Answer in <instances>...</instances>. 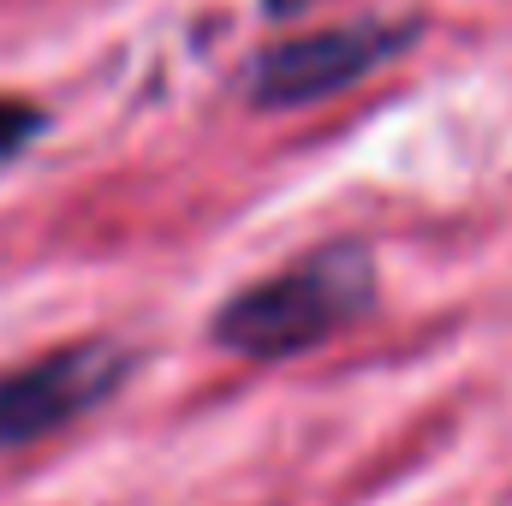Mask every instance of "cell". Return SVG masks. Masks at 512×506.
Returning a JSON list of instances; mask_svg holds the SVG:
<instances>
[{
  "mask_svg": "<svg viewBox=\"0 0 512 506\" xmlns=\"http://www.w3.org/2000/svg\"><path fill=\"white\" fill-rule=\"evenodd\" d=\"M304 6H310V0H262L268 18H292V12H304Z\"/></svg>",
  "mask_w": 512,
  "mask_h": 506,
  "instance_id": "cell-5",
  "label": "cell"
},
{
  "mask_svg": "<svg viewBox=\"0 0 512 506\" xmlns=\"http://www.w3.org/2000/svg\"><path fill=\"white\" fill-rule=\"evenodd\" d=\"M417 36H423V24H411V18H399V24H334V30H310V36H280V42H268V48L251 54L245 96L256 108L328 102V96L364 84L370 72H382L387 60H399Z\"/></svg>",
  "mask_w": 512,
  "mask_h": 506,
  "instance_id": "cell-2",
  "label": "cell"
},
{
  "mask_svg": "<svg viewBox=\"0 0 512 506\" xmlns=\"http://www.w3.org/2000/svg\"><path fill=\"white\" fill-rule=\"evenodd\" d=\"M42 108H30V102H18V96H0V161H12L18 149H30L36 137H42Z\"/></svg>",
  "mask_w": 512,
  "mask_h": 506,
  "instance_id": "cell-4",
  "label": "cell"
},
{
  "mask_svg": "<svg viewBox=\"0 0 512 506\" xmlns=\"http://www.w3.org/2000/svg\"><path fill=\"white\" fill-rule=\"evenodd\" d=\"M376 310V256L364 245H322L292 268L233 292L215 310V346L251 364H286Z\"/></svg>",
  "mask_w": 512,
  "mask_h": 506,
  "instance_id": "cell-1",
  "label": "cell"
},
{
  "mask_svg": "<svg viewBox=\"0 0 512 506\" xmlns=\"http://www.w3.org/2000/svg\"><path fill=\"white\" fill-rule=\"evenodd\" d=\"M126 376L131 352L114 340H78V346L42 352L36 364L0 370V453H18L90 417L96 405H108L126 387Z\"/></svg>",
  "mask_w": 512,
  "mask_h": 506,
  "instance_id": "cell-3",
  "label": "cell"
}]
</instances>
